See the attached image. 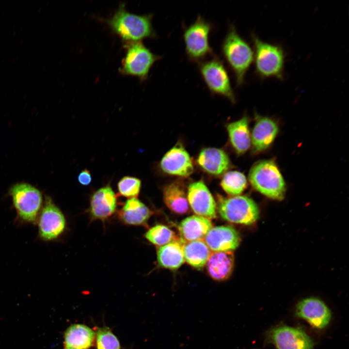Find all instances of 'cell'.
I'll return each instance as SVG.
<instances>
[{"label": "cell", "mask_w": 349, "mask_h": 349, "mask_svg": "<svg viewBox=\"0 0 349 349\" xmlns=\"http://www.w3.org/2000/svg\"><path fill=\"white\" fill-rule=\"evenodd\" d=\"M153 14L138 15L127 11L124 3L120 4L112 16L106 20L112 32L124 43L142 41L156 38L157 34L152 25Z\"/></svg>", "instance_id": "6da1fadb"}, {"label": "cell", "mask_w": 349, "mask_h": 349, "mask_svg": "<svg viewBox=\"0 0 349 349\" xmlns=\"http://www.w3.org/2000/svg\"><path fill=\"white\" fill-rule=\"evenodd\" d=\"M221 53L233 73L237 85H242L245 81L247 72L254 61V52L232 24L229 25L222 42Z\"/></svg>", "instance_id": "7a4b0ae2"}, {"label": "cell", "mask_w": 349, "mask_h": 349, "mask_svg": "<svg viewBox=\"0 0 349 349\" xmlns=\"http://www.w3.org/2000/svg\"><path fill=\"white\" fill-rule=\"evenodd\" d=\"M249 180L253 187L265 196L277 200L284 199L285 182L273 160H264L256 163L250 171Z\"/></svg>", "instance_id": "3957f363"}, {"label": "cell", "mask_w": 349, "mask_h": 349, "mask_svg": "<svg viewBox=\"0 0 349 349\" xmlns=\"http://www.w3.org/2000/svg\"><path fill=\"white\" fill-rule=\"evenodd\" d=\"M213 27L211 23L198 16L193 23L184 29L183 37L185 52L190 62L198 64L215 55L209 43Z\"/></svg>", "instance_id": "277c9868"}, {"label": "cell", "mask_w": 349, "mask_h": 349, "mask_svg": "<svg viewBox=\"0 0 349 349\" xmlns=\"http://www.w3.org/2000/svg\"><path fill=\"white\" fill-rule=\"evenodd\" d=\"M124 47L125 54L119 69L120 73L136 77L141 81L147 80L151 67L162 56L152 52L142 41L125 43Z\"/></svg>", "instance_id": "5b68a950"}, {"label": "cell", "mask_w": 349, "mask_h": 349, "mask_svg": "<svg viewBox=\"0 0 349 349\" xmlns=\"http://www.w3.org/2000/svg\"><path fill=\"white\" fill-rule=\"evenodd\" d=\"M255 71L262 78H283L285 54L282 47L260 40L252 34Z\"/></svg>", "instance_id": "8992f818"}, {"label": "cell", "mask_w": 349, "mask_h": 349, "mask_svg": "<svg viewBox=\"0 0 349 349\" xmlns=\"http://www.w3.org/2000/svg\"><path fill=\"white\" fill-rule=\"evenodd\" d=\"M201 77L210 92L235 102V95L232 88L228 71L223 62L214 55L198 63Z\"/></svg>", "instance_id": "52a82bcc"}, {"label": "cell", "mask_w": 349, "mask_h": 349, "mask_svg": "<svg viewBox=\"0 0 349 349\" xmlns=\"http://www.w3.org/2000/svg\"><path fill=\"white\" fill-rule=\"evenodd\" d=\"M14 206L19 218L24 222L36 221L43 205L41 191L27 183H17L9 189Z\"/></svg>", "instance_id": "ba28073f"}, {"label": "cell", "mask_w": 349, "mask_h": 349, "mask_svg": "<svg viewBox=\"0 0 349 349\" xmlns=\"http://www.w3.org/2000/svg\"><path fill=\"white\" fill-rule=\"evenodd\" d=\"M218 211L224 220L232 223L250 225L259 217L255 202L246 196L218 197Z\"/></svg>", "instance_id": "9c48e42d"}, {"label": "cell", "mask_w": 349, "mask_h": 349, "mask_svg": "<svg viewBox=\"0 0 349 349\" xmlns=\"http://www.w3.org/2000/svg\"><path fill=\"white\" fill-rule=\"evenodd\" d=\"M38 216V232L42 239L54 240L64 232L66 227L65 217L50 197H46Z\"/></svg>", "instance_id": "30bf717a"}, {"label": "cell", "mask_w": 349, "mask_h": 349, "mask_svg": "<svg viewBox=\"0 0 349 349\" xmlns=\"http://www.w3.org/2000/svg\"><path fill=\"white\" fill-rule=\"evenodd\" d=\"M267 337L277 349H314L311 338L299 328L277 326L268 332Z\"/></svg>", "instance_id": "8fae6325"}, {"label": "cell", "mask_w": 349, "mask_h": 349, "mask_svg": "<svg viewBox=\"0 0 349 349\" xmlns=\"http://www.w3.org/2000/svg\"><path fill=\"white\" fill-rule=\"evenodd\" d=\"M189 205L198 216L207 219L216 217V204L207 186L203 181L190 184L188 188Z\"/></svg>", "instance_id": "7c38bea8"}, {"label": "cell", "mask_w": 349, "mask_h": 349, "mask_svg": "<svg viewBox=\"0 0 349 349\" xmlns=\"http://www.w3.org/2000/svg\"><path fill=\"white\" fill-rule=\"evenodd\" d=\"M159 166L164 173L181 177H187L194 171L189 154L180 144H176L166 152Z\"/></svg>", "instance_id": "4fadbf2b"}, {"label": "cell", "mask_w": 349, "mask_h": 349, "mask_svg": "<svg viewBox=\"0 0 349 349\" xmlns=\"http://www.w3.org/2000/svg\"><path fill=\"white\" fill-rule=\"evenodd\" d=\"M296 315L319 329L326 327L331 319L329 308L324 302L315 298H306L299 302L296 308Z\"/></svg>", "instance_id": "5bb4252c"}, {"label": "cell", "mask_w": 349, "mask_h": 349, "mask_svg": "<svg viewBox=\"0 0 349 349\" xmlns=\"http://www.w3.org/2000/svg\"><path fill=\"white\" fill-rule=\"evenodd\" d=\"M117 206V196L108 185L95 191L90 199L89 213L93 220L104 221L111 217Z\"/></svg>", "instance_id": "9a60e30c"}, {"label": "cell", "mask_w": 349, "mask_h": 349, "mask_svg": "<svg viewBox=\"0 0 349 349\" xmlns=\"http://www.w3.org/2000/svg\"><path fill=\"white\" fill-rule=\"evenodd\" d=\"M209 249L214 252L232 251L240 243V236L232 226H216L208 231L204 238Z\"/></svg>", "instance_id": "2e32d148"}, {"label": "cell", "mask_w": 349, "mask_h": 349, "mask_svg": "<svg viewBox=\"0 0 349 349\" xmlns=\"http://www.w3.org/2000/svg\"><path fill=\"white\" fill-rule=\"evenodd\" d=\"M278 131V126L273 119L257 115L251 135L253 152H260L269 148L274 141Z\"/></svg>", "instance_id": "e0dca14e"}, {"label": "cell", "mask_w": 349, "mask_h": 349, "mask_svg": "<svg viewBox=\"0 0 349 349\" xmlns=\"http://www.w3.org/2000/svg\"><path fill=\"white\" fill-rule=\"evenodd\" d=\"M197 162L204 171L214 175L224 174L230 165L227 154L222 149L212 147L203 149L198 155Z\"/></svg>", "instance_id": "ac0fdd59"}, {"label": "cell", "mask_w": 349, "mask_h": 349, "mask_svg": "<svg viewBox=\"0 0 349 349\" xmlns=\"http://www.w3.org/2000/svg\"><path fill=\"white\" fill-rule=\"evenodd\" d=\"M234 265L232 251L211 253L206 264L209 276L214 280L222 281L231 276Z\"/></svg>", "instance_id": "d6986e66"}, {"label": "cell", "mask_w": 349, "mask_h": 349, "mask_svg": "<svg viewBox=\"0 0 349 349\" xmlns=\"http://www.w3.org/2000/svg\"><path fill=\"white\" fill-rule=\"evenodd\" d=\"M211 228L209 219L197 215L185 218L178 226L180 238L185 242L204 239Z\"/></svg>", "instance_id": "ffe728a7"}, {"label": "cell", "mask_w": 349, "mask_h": 349, "mask_svg": "<svg viewBox=\"0 0 349 349\" xmlns=\"http://www.w3.org/2000/svg\"><path fill=\"white\" fill-rule=\"evenodd\" d=\"M186 242L181 238H175L169 243L160 247L157 251V261L162 268L175 270L184 262L183 248Z\"/></svg>", "instance_id": "44dd1931"}, {"label": "cell", "mask_w": 349, "mask_h": 349, "mask_svg": "<svg viewBox=\"0 0 349 349\" xmlns=\"http://www.w3.org/2000/svg\"><path fill=\"white\" fill-rule=\"evenodd\" d=\"M151 214L148 207L137 198L127 199L119 212L121 221L129 225H142Z\"/></svg>", "instance_id": "7402d4cb"}, {"label": "cell", "mask_w": 349, "mask_h": 349, "mask_svg": "<svg viewBox=\"0 0 349 349\" xmlns=\"http://www.w3.org/2000/svg\"><path fill=\"white\" fill-rule=\"evenodd\" d=\"M226 129L230 142L237 153L241 155L246 152L251 143L247 116H244L238 121L229 123Z\"/></svg>", "instance_id": "603a6c76"}, {"label": "cell", "mask_w": 349, "mask_h": 349, "mask_svg": "<svg viewBox=\"0 0 349 349\" xmlns=\"http://www.w3.org/2000/svg\"><path fill=\"white\" fill-rule=\"evenodd\" d=\"M95 337V332L88 327L79 324L72 325L65 333L63 349H88Z\"/></svg>", "instance_id": "cb8c5ba5"}, {"label": "cell", "mask_w": 349, "mask_h": 349, "mask_svg": "<svg viewBox=\"0 0 349 349\" xmlns=\"http://www.w3.org/2000/svg\"><path fill=\"white\" fill-rule=\"evenodd\" d=\"M163 197L166 206L174 213L184 214L188 211L187 193L181 183L174 182L164 187Z\"/></svg>", "instance_id": "d4e9b609"}, {"label": "cell", "mask_w": 349, "mask_h": 349, "mask_svg": "<svg viewBox=\"0 0 349 349\" xmlns=\"http://www.w3.org/2000/svg\"><path fill=\"white\" fill-rule=\"evenodd\" d=\"M211 253V250L202 240L186 242L184 246L185 260L198 270L205 267Z\"/></svg>", "instance_id": "484cf974"}, {"label": "cell", "mask_w": 349, "mask_h": 349, "mask_svg": "<svg viewBox=\"0 0 349 349\" xmlns=\"http://www.w3.org/2000/svg\"><path fill=\"white\" fill-rule=\"evenodd\" d=\"M247 179L241 172L231 171L226 173L223 176L221 185L227 194L238 196L241 194L247 187Z\"/></svg>", "instance_id": "4316f807"}, {"label": "cell", "mask_w": 349, "mask_h": 349, "mask_svg": "<svg viewBox=\"0 0 349 349\" xmlns=\"http://www.w3.org/2000/svg\"><path fill=\"white\" fill-rule=\"evenodd\" d=\"M144 237L153 244L160 247L175 238L174 232L162 224H157L149 229L145 233Z\"/></svg>", "instance_id": "83f0119b"}, {"label": "cell", "mask_w": 349, "mask_h": 349, "mask_svg": "<svg viewBox=\"0 0 349 349\" xmlns=\"http://www.w3.org/2000/svg\"><path fill=\"white\" fill-rule=\"evenodd\" d=\"M141 187L140 179L130 176L123 177L117 184L119 194L128 199L136 198L140 193Z\"/></svg>", "instance_id": "f1b7e54d"}, {"label": "cell", "mask_w": 349, "mask_h": 349, "mask_svg": "<svg viewBox=\"0 0 349 349\" xmlns=\"http://www.w3.org/2000/svg\"><path fill=\"white\" fill-rule=\"evenodd\" d=\"M97 349H120L117 337L108 329L99 328L96 332Z\"/></svg>", "instance_id": "f546056e"}, {"label": "cell", "mask_w": 349, "mask_h": 349, "mask_svg": "<svg viewBox=\"0 0 349 349\" xmlns=\"http://www.w3.org/2000/svg\"><path fill=\"white\" fill-rule=\"evenodd\" d=\"M79 182L83 186H87L90 184L92 181V176L90 172L84 169L79 174L78 177Z\"/></svg>", "instance_id": "4dcf8cb0"}]
</instances>
